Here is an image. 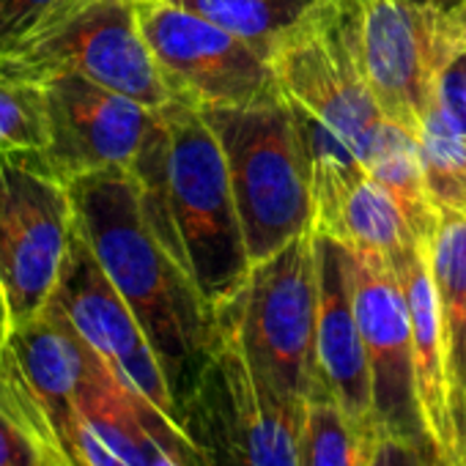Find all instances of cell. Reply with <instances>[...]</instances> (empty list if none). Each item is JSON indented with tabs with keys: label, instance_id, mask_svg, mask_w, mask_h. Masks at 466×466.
<instances>
[{
	"label": "cell",
	"instance_id": "obj_1",
	"mask_svg": "<svg viewBox=\"0 0 466 466\" xmlns=\"http://www.w3.org/2000/svg\"><path fill=\"white\" fill-rule=\"evenodd\" d=\"M132 173L165 250L192 275L211 308L230 299L253 261L222 146L203 113L176 99L157 107Z\"/></svg>",
	"mask_w": 466,
	"mask_h": 466
},
{
	"label": "cell",
	"instance_id": "obj_2",
	"mask_svg": "<svg viewBox=\"0 0 466 466\" xmlns=\"http://www.w3.org/2000/svg\"><path fill=\"white\" fill-rule=\"evenodd\" d=\"M69 189L77 230L143 327L178 400L211 346L214 308L151 230L132 170L94 173Z\"/></svg>",
	"mask_w": 466,
	"mask_h": 466
},
{
	"label": "cell",
	"instance_id": "obj_3",
	"mask_svg": "<svg viewBox=\"0 0 466 466\" xmlns=\"http://www.w3.org/2000/svg\"><path fill=\"white\" fill-rule=\"evenodd\" d=\"M200 365L178 392L200 466H299L305 403L275 390L217 313Z\"/></svg>",
	"mask_w": 466,
	"mask_h": 466
},
{
	"label": "cell",
	"instance_id": "obj_4",
	"mask_svg": "<svg viewBox=\"0 0 466 466\" xmlns=\"http://www.w3.org/2000/svg\"><path fill=\"white\" fill-rule=\"evenodd\" d=\"M200 113L222 146L250 261H267L313 233L310 159L286 96L275 91L253 105Z\"/></svg>",
	"mask_w": 466,
	"mask_h": 466
},
{
	"label": "cell",
	"instance_id": "obj_5",
	"mask_svg": "<svg viewBox=\"0 0 466 466\" xmlns=\"http://www.w3.org/2000/svg\"><path fill=\"white\" fill-rule=\"evenodd\" d=\"M316 233H305L253 264L242 289L214 313L230 324L256 370L275 390L305 403L316 381Z\"/></svg>",
	"mask_w": 466,
	"mask_h": 466
},
{
	"label": "cell",
	"instance_id": "obj_6",
	"mask_svg": "<svg viewBox=\"0 0 466 466\" xmlns=\"http://www.w3.org/2000/svg\"><path fill=\"white\" fill-rule=\"evenodd\" d=\"M75 230L72 189L45 151L0 154V283L15 329L50 308Z\"/></svg>",
	"mask_w": 466,
	"mask_h": 466
},
{
	"label": "cell",
	"instance_id": "obj_7",
	"mask_svg": "<svg viewBox=\"0 0 466 466\" xmlns=\"http://www.w3.org/2000/svg\"><path fill=\"white\" fill-rule=\"evenodd\" d=\"M368 88L387 121L420 132L441 69L458 58L441 0H332Z\"/></svg>",
	"mask_w": 466,
	"mask_h": 466
},
{
	"label": "cell",
	"instance_id": "obj_8",
	"mask_svg": "<svg viewBox=\"0 0 466 466\" xmlns=\"http://www.w3.org/2000/svg\"><path fill=\"white\" fill-rule=\"evenodd\" d=\"M0 75L39 86L61 75H77L151 110L170 102L135 0H88L45 36L0 58Z\"/></svg>",
	"mask_w": 466,
	"mask_h": 466
},
{
	"label": "cell",
	"instance_id": "obj_9",
	"mask_svg": "<svg viewBox=\"0 0 466 466\" xmlns=\"http://www.w3.org/2000/svg\"><path fill=\"white\" fill-rule=\"evenodd\" d=\"M140 25L176 102L198 110L239 107L280 91L267 56L237 34L170 0L143 4Z\"/></svg>",
	"mask_w": 466,
	"mask_h": 466
},
{
	"label": "cell",
	"instance_id": "obj_10",
	"mask_svg": "<svg viewBox=\"0 0 466 466\" xmlns=\"http://www.w3.org/2000/svg\"><path fill=\"white\" fill-rule=\"evenodd\" d=\"M53 305L72 321L80 338L127 390L148 400L162 417L184 431L173 384L157 351L80 230H75L72 253Z\"/></svg>",
	"mask_w": 466,
	"mask_h": 466
},
{
	"label": "cell",
	"instance_id": "obj_11",
	"mask_svg": "<svg viewBox=\"0 0 466 466\" xmlns=\"http://www.w3.org/2000/svg\"><path fill=\"white\" fill-rule=\"evenodd\" d=\"M286 102L346 140L362 162L384 121L368 80L357 64L335 4L305 25L272 58Z\"/></svg>",
	"mask_w": 466,
	"mask_h": 466
},
{
	"label": "cell",
	"instance_id": "obj_12",
	"mask_svg": "<svg viewBox=\"0 0 466 466\" xmlns=\"http://www.w3.org/2000/svg\"><path fill=\"white\" fill-rule=\"evenodd\" d=\"M42 86L50 121L45 157L61 181L132 170L154 124L151 107L77 75H61Z\"/></svg>",
	"mask_w": 466,
	"mask_h": 466
},
{
	"label": "cell",
	"instance_id": "obj_13",
	"mask_svg": "<svg viewBox=\"0 0 466 466\" xmlns=\"http://www.w3.org/2000/svg\"><path fill=\"white\" fill-rule=\"evenodd\" d=\"M346 269L357 324L370 365L379 425L420 436L411 324L403 283L392 264L360 256L354 250H346Z\"/></svg>",
	"mask_w": 466,
	"mask_h": 466
},
{
	"label": "cell",
	"instance_id": "obj_14",
	"mask_svg": "<svg viewBox=\"0 0 466 466\" xmlns=\"http://www.w3.org/2000/svg\"><path fill=\"white\" fill-rule=\"evenodd\" d=\"M319 308H316V381L324 384L343 411L362 428L379 431L373 379L354 313L346 250L316 233Z\"/></svg>",
	"mask_w": 466,
	"mask_h": 466
},
{
	"label": "cell",
	"instance_id": "obj_15",
	"mask_svg": "<svg viewBox=\"0 0 466 466\" xmlns=\"http://www.w3.org/2000/svg\"><path fill=\"white\" fill-rule=\"evenodd\" d=\"M9 346L69 452L75 400L96 362V351L53 302L39 319L17 327Z\"/></svg>",
	"mask_w": 466,
	"mask_h": 466
},
{
	"label": "cell",
	"instance_id": "obj_16",
	"mask_svg": "<svg viewBox=\"0 0 466 466\" xmlns=\"http://www.w3.org/2000/svg\"><path fill=\"white\" fill-rule=\"evenodd\" d=\"M313 233L360 256L387 261L395 269L422 245L403 208L368 167L357 170L335 200L316 214Z\"/></svg>",
	"mask_w": 466,
	"mask_h": 466
},
{
	"label": "cell",
	"instance_id": "obj_17",
	"mask_svg": "<svg viewBox=\"0 0 466 466\" xmlns=\"http://www.w3.org/2000/svg\"><path fill=\"white\" fill-rule=\"evenodd\" d=\"M431 275L441 321L450 414L466 466V214H439L431 242Z\"/></svg>",
	"mask_w": 466,
	"mask_h": 466
},
{
	"label": "cell",
	"instance_id": "obj_18",
	"mask_svg": "<svg viewBox=\"0 0 466 466\" xmlns=\"http://www.w3.org/2000/svg\"><path fill=\"white\" fill-rule=\"evenodd\" d=\"M0 466H72L9 343L0 349Z\"/></svg>",
	"mask_w": 466,
	"mask_h": 466
},
{
	"label": "cell",
	"instance_id": "obj_19",
	"mask_svg": "<svg viewBox=\"0 0 466 466\" xmlns=\"http://www.w3.org/2000/svg\"><path fill=\"white\" fill-rule=\"evenodd\" d=\"M170 4L237 34L272 61L286 42L329 6V0H170Z\"/></svg>",
	"mask_w": 466,
	"mask_h": 466
},
{
	"label": "cell",
	"instance_id": "obj_20",
	"mask_svg": "<svg viewBox=\"0 0 466 466\" xmlns=\"http://www.w3.org/2000/svg\"><path fill=\"white\" fill-rule=\"evenodd\" d=\"M365 165H368L370 176L403 208V214L409 217V222L417 233V239L422 245H431L436 225H439V211L433 208V203L428 198L417 132L384 118L370 143Z\"/></svg>",
	"mask_w": 466,
	"mask_h": 466
},
{
	"label": "cell",
	"instance_id": "obj_21",
	"mask_svg": "<svg viewBox=\"0 0 466 466\" xmlns=\"http://www.w3.org/2000/svg\"><path fill=\"white\" fill-rule=\"evenodd\" d=\"M376 433L357 425L332 392L313 381L305 400L299 466H368Z\"/></svg>",
	"mask_w": 466,
	"mask_h": 466
},
{
	"label": "cell",
	"instance_id": "obj_22",
	"mask_svg": "<svg viewBox=\"0 0 466 466\" xmlns=\"http://www.w3.org/2000/svg\"><path fill=\"white\" fill-rule=\"evenodd\" d=\"M417 137L433 208L466 214V135L431 105Z\"/></svg>",
	"mask_w": 466,
	"mask_h": 466
},
{
	"label": "cell",
	"instance_id": "obj_23",
	"mask_svg": "<svg viewBox=\"0 0 466 466\" xmlns=\"http://www.w3.org/2000/svg\"><path fill=\"white\" fill-rule=\"evenodd\" d=\"M50 143L45 86L0 75V154L45 151Z\"/></svg>",
	"mask_w": 466,
	"mask_h": 466
},
{
	"label": "cell",
	"instance_id": "obj_24",
	"mask_svg": "<svg viewBox=\"0 0 466 466\" xmlns=\"http://www.w3.org/2000/svg\"><path fill=\"white\" fill-rule=\"evenodd\" d=\"M88 0H0V58L45 36Z\"/></svg>",
	"mask_w": 466,
	"mask_h": 466
},
{
	"label": "cell",
	"instance_id": "obj_25",
	"mask_svg": "<svg viewBox=\"0 0 466 466\" xmlns=\"http://www.w3.org/2000/svg\"><path fill=\"white\" fill-rule=\"evenodd\" d=\"M368 466H425V444L420 436L379 425Z\"/></svg>",
	"mask_w": 466,
	"mask_h": 466
},
{
	"label": "cell",
	"instance_id": "obj_26",
	"mask_svg": "<svg viewBox=\"0 0 466 466\" xmlns=\"http://www.w3.org/2000/svg\"><path fill=\"white\" fill-rule=\"evenodd\" d=\"M433 105L466 135V56L452 58L441 69L436 80Z\"/></svg>",
	"mask_w": 466,
	"mask_h": 466
},
{
	"label": "cell",
	"instance_id": "obj_27",
	"mask_svg": "<svg viewBox=\"0 0 466 466\" xmlns=\"http://www.w3.org/2000/svg\"><path fill=\"white\" fill-rule=\"evenodd\" d=\"M444 34L455 56H466V0L444 6Z\"/></svg>",
	"mask_w": 466,
	"mask_h": 466
},
{
	"label": "cell",
	"instance_id": "obj_28",
	"mask_svg": "<svg viewBox=\"0 0 466 466\" xmlns=\"http://www.w3.org/2000/svg\"><path fill=\"white\" fill-rule=\"evenodd\" d=\"M12 332H15V324H12L9 302H6V294H4V283H0V349L9 343Z\"/></svg>",
	"mask_w": 466,
	"mask_h": 466
},
{
	"label": "cell",
	"instance_id": "obj_29",
	"mask_svg": "<svg viewBox=\"0 0 466 466\" xmlns=\"http://www.w3.org/2000/svg\"><path fill=\"white\" fill-rule=\"evenodd\" d=\"M425 466H444V463H441V461H439V458L425 447Z\"/></svg>",
	"mask_w": 466,
	"mask_h": 466
},
{
	"label": "cell",
	"instance_id": "obj_30",
	"mask_svg": "<svg viewBox=\"0 0 466 466\" xmlns=\"http://www.w3.org/2000/svg\"><path fill=\"white\" fill-rule=\"evenodd\" d=\"M135 4H140V6H143V4H157V0H135Z\"/></svg>",
	"mask_w": 466,
	"mask_h": 466
}]
</instances>
